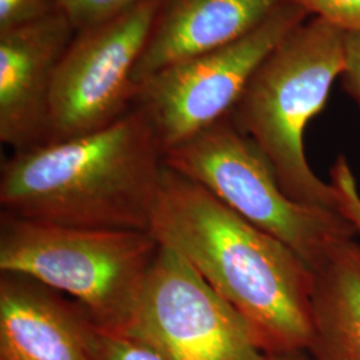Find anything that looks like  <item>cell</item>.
Wrapping results in <instances>:
<instances>
[{"label": "cell", "mask_w": 360, "mask_h": 360, "mask_svg": "<svg viewBox=\"0 0 360 360\" xmlns=\"http://www.w3.org/2000/svg\"><path fill=\"white\" fill-rule=\"evenodd\" d=\"M150 231L243 318L263 355L307 352L314 272L288 245L167 166Z\"/></svg>", "instance_id": "cell-1"}, {"label": "cell", "mask_w": 360, "mask_h": 360, "mask_svg": "<svg viewBox=\"0 0 360 360\" xmlns=\"http://www.w3.org/2000/svg\"><path fill=\"white\" fill-rule=\"evenodd\" d=\"M165 151L141 107L102 129L15 151L0 169L1 212L53 224L148 231Z\"/></svg>", "instance_id": "cell-2"}, {"label": "cell", "mask_w": 360, "mask_h": 360, "mask_svg": "<svg viewBox=\"0 0 360 360\" xmlns=\"http://www.w3.org/2000/svg\"><path fill=\"white\" fill-rule=\"evenodd\" d=\"M345 67V31L311 16L259 65L231 119L269 159L294 200L338 211L331 183L311 168L304 132L330 96Z\"/></svg>", "instance_id": "cell-3"}, {"label": "cell", "mask_w": 360, "mask_h": 360, "mask_svg": "<svg viewBox=\"0 0 360 360\" xmlns=\"http://www.w3.org/2000/svg\"><path fill=\"white\" fill-rule=\"evenodd\" d=\"M160 248L153 232L0 217V274L30 278L75 300L91 322L127 327Z\"/></svg>", "instance_id": "cell-4"}, {"label": "cell", "mask_w": 360, "mask_h": 360, "mask_svg": "<svg viewBox=\"0 0 360 360\" xmlns=\"http://www.w3.org/2000/svg\"><path fill=\"white\" fill-rule=\"evenodd\" d=\"M165 165L288 245L312 271L358 233L339 211L307 206L284 193L269 159L231 115L167 150Z\"/></svg>", "instance_id": "cell-5"}, {"label": "cell", "mask_w": 360, "mask_h": 360, "mask_svg": "<svg viewBox=\"0 0 360 360\" xmlns=\"http://www.w3.org/2000/svg\"><path fill=\"white\" fill-rule=\"evenodd\" d=\"M309 18L300 7L281 0L245 37L143 80L135 105L151 120L163 151L231 115L259 65Z\"/></svg>", "instance_id": "cell-6"}, {"label": "cell", "mask_w": 360, "mask_h": 360, "mask_svg": "<svg viewBox=\"0 0 360 360\" xmlns=\"http://www.w3.org/2000/svg\"><path fill=\"white\" fill-rule=\"evenodd\" d=\"M160 4L162 0H141L77 30L53 77L46 143L104 129L134 108V72Z\"/></svg>", "instance_id": "cell-7"}, {"label": "cell", "mask_w": 360, "mask_h": 360, "mask_svg": "<svg viewBox=\"0 0 360 360\" xmlns=\"http://www.w3.org/2000/svg\"><path fill=\"white\" fill-rule=\"evenodd\" d=\"M167 360H259L243 318L193 270L160 245L127 327Z\"/></svg>", "instance_id": "cell-8"}, {"label": "cell", "mask_w": 360, "mask_h": 360, "mask_svg": "<svg viewBox=\"0 0 360 360\" xmlns=\"http://www.w3.org/2000/svg\"><path fill=\"white\" fill-rule=\"evenodd\" d=\"M75 32L60 11L0 32V141L15 151L46 143L53 77Z\"/></svg>", "instance_id": "cell-9"}, {"label": "cell", "mask_w": 360, "mask_h": 360, "mask_svg": "<svg viewBox=\"0 0 360 360\" xmlns=\"http://www.w3.org/2000/svg\"><path fill=\"white\" fill-rule=\"evenodd\" d=\"M0 360H94L92 322L63 294L0 274Z\"/></svg>", "instance_id": "cell-10"}, {"label": "cell", "mask_w": 360, "mask_h": 360, "mask_svg": "<svg viewBox=\"0 0 360 360\" xmlns=\"http://www.w3.org/2000/svg\"><path fill=\"white\" fill-rule=\"evenodd\" d=\"M281 0H162L134 72L138 86L180 62L220 49L259 26Z\"/></svg>", "instance_id": "cell-11"}, {"label": "cell", "mask_w": 360, "mask_h": 360, "mask_svg": "<svg viewBox=\"0 0 360 360\" xmlns=\"http://www.w3.org/2000/svg\"><path fill=\"white\" fill-rule=\"evenodd\" d=\"M314 272L311 360H360V243L335 247Z\"/></svg>", "instance_id": "cell-12"}, {"label": "cell", "mask_w": 360, "mask_h": 360, "mask_svg": "<svg viewBox=\"0 0 360 360\" xmlns=\"http://www.w3.org/2000/svg\"><path fill=\"white\" fill-rule=\"evenodd\" d=\"M94 360H167L154 347L123 330H108L92 323Z\"/></svg>", "instance_id": "cell-13"}, {"label": "cell", "mask_w": 360, "mask_h": 360, "mask_svg": "<svg viewBox=\"0 0 360 360\" xmlns=\"http://www.w3.org/2000/svg\"><path fill=\"white\" fill-rule=\"evenodd\" d=\"M141 0H58L59 11L65 13L77 30L98 25L126 11Z\"/></svg>", "instance_id": "cell-14"}, {"label": "cell", "mask_w": 360, "mask_h": 360, "mask_svg": "<svg viewBox=\"0 0 360 360\" xmlns=\"http://www.w3.org/2000/svg\"><path fill=\"white\" fill-rule=\"evenodd\" d=\"M338 211L360 233V193L355 175L345 156L335 160L330 171Z\"/></svg>", "instance_id": "cell-15"}, {"label": "cell", "mask_w": 360, "mask_h": 360, "mask_svg": "<svg viewBox=\"0 0 360 360\" xmlns=\"http://www.w3.org/2000/svg\"><path fill=\"white\" fill-rule=\"evenodd\" d=\"M345 32L360 31V0H285Z\"/></svg>", "instance_id": "cell-16"}, {"label": "cell", "mask_w": 360, "mask_h": 360, "mask_svg": "<svg viewBox=\"0 0 360 360\" xmlns=\"http://www.w3.org/2000/svg\"><path fill=\"white\" fill-rule=\"evenodd\" d=\"M58 11V0H0V32L38 22Z\"/></svg>", "instance_id": "cell-17"}, {"label": "cell", "mask_w": 360, "mask_h": 360, "mask_svg": "<svg viewBox=\"0 0 360 360\" xmlns=\"http://www.w3.org/2000/svg\"><path fill=\"white\" fill-rule=\"evenodd\" d=\"M343 86L360 110V31L345 32Z\"/></svg>", "instance_id": "cell-18"}, {"label": "cell", "mask_w": 360, "mask_h": 360, "mask_svg": "<svg viewBox=\"0 0 360 360\" xmlns=\"http://www.w3.org/2000/svg\"><path fill=\"white\" fill-rule=\"evenodd\" d=\"M259 360H311L307 352L283 354V355H262Z\"/></svg>", "instance_id": "cell-19"}]
</instances>
